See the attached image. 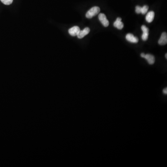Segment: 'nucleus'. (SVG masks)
Wrapping results in <instances>:
<instances>
[{
    "label": "nucleus",
    "mask_w": 167,
    "mask_h": 167,
    "mask_svg": "<svg viewBox=\"0 0 167 167\" xmlns=\"http://www.w3.org/2000/svg\"><path fill=\"white\" fill-rule=\"evenodd\" d=\"M158 43L160 45H165L167 43V34L164 32L161 34L160 38L158 41Z\"/></svg>",
    "instance_id": "nucleus-7"
},
{
    "label": "nucleus",
    "mask_w": 167,
    "mask_h": 167,
    "mask_svg": "<svg viewBox=\"0 0 167 167\" xmlns=\"http://www.w3.org/2000/svg\"><path fill=\"white\" fill-rule=\"evenodd\" d=\"M144 58L147 59L149 64L152 65V64H154L155 62V57L152 55H150V54L145 55Z\"/></svg>",
    "instance_id": "nucleus-9"
},
{
    "label": "nucleus",
    "mask_w": 167,
    "mask_h": 167,
    "mask_svg": "<svg viewBox=\"0 0 167 167\" xmlns=\"http://www.w3.org/2000/svg\"><path fill=\"white\" fill-rule=\"evenodd\" d=\"M80 28L78 27L74 26L70 29L68 30V32H69V33L71 36H77L78 33L80 32Z\"/></svg>",
    "instance_id": "nucleus-4"
},
{
    "label": "nucleus",
    "mask_w": 167,
    "mask_h": 167,
    "mask_svg": "<svg viewBox=\"0 0 167 167\" xmlns=\"http://www.w3.org/2000/svg\"><path fill=\"white\" fill-rule=\"evenodd\" d=\"M145 56V54H144V53H142V54H141V56L142 57V58H144Z\"/></svg>",
    "instance_id": "nucleus-15"
},
{
    "label": "nucleus",
    "mask_w": 167,
    "mask_h": 167,
    "mask_svg": "<svg viewBox=\"0 0 167 167\" xmlns=\"http://www.w3.org/2000/svg\"><path fill=\"white\" fill-rule=\"evenodd\" d=\"M155 17V13L153 11H150L148 13L146 16V20L149 23H151L153 21Z\"/></svg>",
    "instance_id": "nucleus-10"
},
{
    "label": "nucleus",
    "mask_w": 167,
    "mask_h": 167,
    "mask_svg": "<svg viewBox=\"0 0 167 167\" xmlns=\"http://www.w3.org/2000/svg\"><path fill=\"white\" fill-rule=\"evenodd\" d=\"M100 9L99 7H93L89 10L86 14V17L88 19H91L96 16L100 12Z\"/></svg>",
    "instance_id": "nucleus-1"
},
{
    "label": "nucleus",
    "mask_w": 167,
    "mask_h": 167,
    "mask_svg": "<svg viewBox=\"0 0 167 167\" xmlns=\"http://www.w3.org/2000/svg\"><path fill=\"white\" fill-rule=\"evenodd\" d=\"M1 1L4 4L6 5H10L12 3L13 1V0H1Z\"/></svg>",
    "instance_id": "nucleus-12"
},
{
    "label": "nucleus",
    "mask_w": 167,
    "mask_h": 167,
    "mask_svg": "<svg viewBox=\"0 0 167 167\" xmlns=\"http://www.w3.org/2000/svg\"><path fill=\"white\" fill-rule=\"evenodd\" d=\"M163 92H164V94H167V88H165V89H164L163 90Z\"/></svg>",
    "instance_id": "nucleus-14"
},
{
    "label": "nucleus",
    "mask_w": 167,
    "mask_h": 167,
    "mask_svg": "<svg viewBox=\"0 0 167 167\" xmlns=\"http://www.w3.org/2000/svg\"><path fill=\"white\" fill-rule=\"evenodd\" d=\"M99 19L103 26L107 27L109 25V22L107 19L106 15L103 13H100L99 15Z\"/></svg>",
    "instance_id": "nucleus-2"
},
{
    "label": "nucleus",
    "mask_w": 167,
    "mask_h": 167,
    "mask_svg": "<svg viewBox=\"0 0 167 167\" xmlns=\"http://www.w3.org/2000/svg\"><path fill=\"white\" fill-rule=\"evenodd\" d=\"M148 9H149V7L147 5H145L143 7L141 8V13H142L143 15H145L148 11Z\"/></svg>",
    "instance_id": "nucleus-11"
},
{
    "label": "nucleus",
    "mask_w": 167,
    "mask_h": 167,
    "mask_svg": "<svg viewBox=\"0 0 167 167\" xmlns=\"http://www.w3.org/2000/svg\"><path fill=\"white\" fill-rule=\"evenodd\" d=\"M141 29L143 32V34L142 35V39L144 41H146L148 39L149 29H148V27H146L145 25H143L141 27Z\"/></svg>",
    "instance_id": "nucleus-3"
},
{
    "label": "nucleus",
    "mask_w": 167,
    "mask_h": 167,
    "mask_svg": "<svg viewBox=\"0 0 167 167\" xmlns=\"http://www.w3.org/2000/svg\"><path fill=\"white\" fill-rule=\"evenodd\" d=\"M126 39L128 41H130L131 43H138V38L134 36L133 34H127L126 36Z\"/></svg>",
    "instance_id": "nucleus-6"
},
{
    "label": "nucleus",
    "mask_w": 167,
    "mask_h": 167,
    "mask_svg": "<svg viewBox=\"0 0 167 167\" xmlns=\"http://www.w3.org/2000/svg\"><path fill=\"white\" fill-rule=\"evenodd\" d=\"M90 31V29L89 27H85L83 30H80V32L77 35V37L79 39H82L83 37H84L85 35H87L89 33Z\"/></svg>",
    "instance_id": "nucleus-5"
},
{
    "label": "nucleus",
    "mask_w": 167,
    "mask_h": 167,
    "mask_svg": "<svg viewBox=\"0 0 167 167\" xmlns=\"http://www.w3.org/2000/svg\"><path fill=\"white\" fill-rule=\"evenodd\" d=\"M165 57H166V59L167 58V54H166V55H165Z\"/></svg>",
    "instance_id": "nucleus-16"
},
{
    "label": "nucleus",
    "mask_w": 167,
    "mask_h": 167,
    "mask_svg": "<svg viewBox=\"0 0 167 167\" xmlns=\"http://www.w3.org/2000/svg\"><path fill=\"white\" fill-rule=\"evenodd\" d=\"M141 8H142V7L139 6H136V12L137 14H139L141 13Z\"/></svg>",
    "instance_id": "nucleus-13"
},
{
    "label": "nucleus",
    "mask_w": 167,
    "mask_h": 167,
    "mask_svg": "<svg viewBox=\"0 0 167 167\" xmlns=\"http://www.w3.org/2000/svg\"><path fill=\"white\" fill-rule=\"evenodd\" d=\"M122 19L118 17L116 20V21L114 23V26L118 29H122L124 27V23L121 22Z\"/></svg>",
    "instance_id": "nucleus-8"
}]
</instances>
